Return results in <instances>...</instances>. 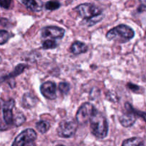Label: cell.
<instances>
[{"label":"cell","mask_w":146,"mask_h":146,"mask_svg":"<svg viewBox=\"0 0 146 146\" xmlns=\"http://www.w3.org/2000/svg\"><path fill=\"white\" fill-rule=\"evenodd\" d=\"M78 14L82 18L87 19L88 26H93L102 20L101 9L99 7L89 3H85L78 5L76 8Z\"/></svg>","instance_id":"cell-1"},{"label":"cell","mask_w":146,"mask_h":146,"mask_svg":"<svg viewBox=\"0 0 146 146\" xmlns=\"http://www.w3.org/2000/svg\"><path fill=\"white\" fill-rule=\"evenodd\" d=\"M90 128L94 136L98 138H105L108 131V125L106 118L99 111H95L89 120Z\"/></svg>","instance_id":"cell-2"},{"label":"cell","mask_w":146,"mask_h":146,"mask_svg":"<svg viewBox=\"0 0 146 146\" xmlns=\"http://www.w3.org/2000/svg\"><path fill=\"white\" fill-rule=\"evenodd\" d=\"M135 32L131 27L125 24H120L107 32L106 38L108 40L125 42L133 38Z\"/></svg>","instance_id":"cell-3"},{"label":"cell","mask_w":146,"mask_h":146,"mask_svg":"<svg viewBox=\"0 0 146 146\" xmlns=\"http://www.w3.org/2000/svg\"><path fill=\"white\" fill-rule=\"evenodd\" d=\"M78 123L74 119L64 120L59 123L57 129L58 135L61 138H70L76 133Z\"/></svg>","instance_id":"cell-4"},{"label":"cell","mask_w":146,"mask_h":146,"mask_svg":"<svg viewBox=\"0 0 146 146\" xmlns=\"http://www.w3.org/2000/svg\"><path fill=\"white\" fill-rule=\"evenodd\" d=\"M96 109L94 105H92L90 103H86L84 104L77 111L76 115V119L77 123L80 125H84L86 124L90 120L91 117L93 114L95 113Z\"/></svg>","instance_id":"cell-5"},{"label":"cell","mask_w":146,"mask_h":146,"mask_svg":"<svg viewBox=\"0 0 146 146\" xmlns=\"http://www.w3.org/2000/svg\"><path fill=\"white\" fill-rule=\"evenodd\" d=\"M125 111L119 117V121L121 125L125 128H128L133 125L136 121L135 110L128 103L125 104Z\"/></svg>","instance_id":"cell-6"},{"label":"cell","mask_w":146,"mask_h":146,"mask_svg":"<svg viewBox=\"0 0 146 146\" xmlns=\"http://www.w3.org/2000/svg\"><path fill=\"white\" fill-rule=\"evenodd\" d=\"M36 133L31 128L25 130L16 137L11 146H25L36 139Z\"/></svg>","instance_id":"cell-7"},{"label":"cell","mask_w":146,"mask_h":146,"mask_svg":"<svg viewBox=\"0 0 146 146\" xmlns=\"http://www.w3.org/2000/svg\"><path fill=\"white\" fill-rule=\"evenodd\" d=\"M65 30L62 28L57 27H44L41 31L43 37H51L52 38H61L64 37Z\"/></svg>","instance_id":"cell-8"},{"label":"cell","mask_w":146,"mask_h":146,"mask_svg":"<svg viewBox=\"0 0 146 146\" xmlns=\"http://www.w3.org/2000/svg\"><path fill=\"white\" fill-rule=\"evenodd\" d=\"M41 94L48 99H55L56 97V84L51 81H46L40 87Z\"/></svg>","instance_id":"cell-9"},{"label":"cell","mask_w":146,"mask_h":146,"mask_svg":"<svg viewBox=\"0 0 146 146\" xmlns=\"http://www.w3.org/2000/svg\"><path fill=\"white\" fill-rule=\"evenodd\" d=\"M15 106L14 99H10L4 104L3 108V115L5 123L8 125L12 124L14 122V115H13V108Z\"/></svg>","instance_id":"cell-10"},{"label":"cell","mask_w":146,"mask_h":146,"mask_svg":"<svg viewBox=\"0 0 146 146\" xmlns=\"http://www.w3.org/2000/svg\"><path fill=\"white\" fill-rule=\"evenodd\" d=\"M38 101V98L35 96H34L31 94H29V93H27L23 96L21 105H22L23 107L26 108H31L32 107L35 106Z\"/></svg>","instance_id":"cell-11"},{"label":"cell","mask_w":146,"mask_h":146,"mask_svg":"<svg viewBox=\"0 0 146 146\" xmlns=\"http://www.w3.org/2000/svg\"><path fill=\"white\" fill-rule=\"evenodd\" d=\"M27 67V65L26 64H19L16 66L15 69L11 73V74H9L8 76H3L0 78V84L4 82V81H7L8 80L9 78H14V77L17 76H19V74H21V73H23V71H24L26 68Z\"/></svg>","instance_id":"cell-12"},{"label":"cell","mask_w":146,"mask_h":146,"mask_svg":"<svg viewBox=\"0 0 146 146\" xmlns=\"http://www.w3.org/2000/svg\"><path fill=\"white\" fill-rule=\"evenodd\" d=\"M87 51H88V46L86 44L81 41H75L73 43L71 46V51L75 55L86 53Z\"/></svg>","instance_id":"cell-13"},{"label":"cell","mask_w":146,"mask_h":146,"mask_svg":"<svg viewBox=\"0 0 146 146\" xmlns=\"http://www.w3.org/2000/svg\"><path fill=\"white\" fill-rule=\"evenodd\" d=\"M22 4H24L29 9L32 11H39L42 9L43 4L41 1H34V0H26V1H21Z\"/></svg>","instance_id":"cell-14"},{"label":"cell","mask_w":146,"mask_h":146,"mask_svg":"<svg viewBox=\"0 0 146 146\" xmlns=\"http://www.w3.org/2000/svg\"><path fill=\"white\" fill-rule=\"evenodd\" d=\"M121 146H143V141L141 138L134 137L124 141Z\"/></svg>","instance_id":"cell-15"},{"label":"cell","mask_w":146,"mask_h":146,"mask_svg":"<svg viewBox=\"0 0 146 146\" xmlns=\"http://www.w3.org/2000/svg\"><path fill=\"white\" fill-rule=\"evenodd\" d=\"M36 129L39 131L41 133H45L49 130L50 128V123L47 121H38L36 124Z\"/></svg>","instance_id":"cell-16"},{"label":"cell","mask_w":146,"mask_h":146,"mask_svg":"<svg viewBox=\"0 0 146 146\" xmlns=\"http://www.w3.org/2000/svg\"><path fill=\"white\" fill-rule=\"evenodd\" d=\"M61 7V4L59 1H50L46 2L45 7L46 9L50 10V11H54V10L58 9Z\"/></svg>","instance_id":"cell-17"},{"label":"cell","mask_w":146,"mask_h":146,"mask_svg":"<svg viewBox=\"0 0 146 146\" xmlns=\"http://www.w3.org/2000/svg\"><path fill=\"white\" fill-rule=\"evenodd\" d=\"M10 38V34L5 30H0V45L6 44Z\"/></svg>","instance_id":"cell-18"},{"label":"cell","mask_w":146,"mask_h":146,"mask_svg":"<svg viewBox=\"0 0 146 146\" xmlns=\"http://www.w3.org/2000/svg\"><path fill=\"white\" fill-rule=\"evenodd\" d=\"M57 46V44L54 40H46L43 42L42 47L44 49H50L54 48Z\"/></svg>","instance_id":"cell-19"},{"label":"cell","mask_w":146,"mask_h":146,"mask_svg":"<svg viewBox=\"0 0 146 146\" xmlns=\"http://www.w3.org/2000/svg\"><path fill=\"white\" fill-rule=\"evenodd\" d=\"M58 88H59V91H61L62 94H66L70 90V86L68 83L66 82H62L60 83L59 86H58Z\"/></svg>","instance_id":"cell-20"},{"label":"cell","mask_w":146,"mask_h":146,"mask_svg":"<svg viewBox=\"0 0 146 146\" xmlns=\"http://www.w3.org/2000/svg\"><path fill=\"white\" fill-rule=\"evenodd\" d=\"M11 1H8V0H3V1H0V6L4 9H9L11 6Z\"/></svg>","instance_id":"cell-21"},{"label":"cell","mask_w":146,"mask_h":146,"mask_svg":"<svg viewBox=\"0 0 146 146\" xmlns=\"http://www.w3.org/2000/svg\"><path fill=\"white\" fill-rule=\"evenodd\" d=\"M128 87L133 91V92H136L138 90H139V86H138L137 85H135V84H128Z\"/></svg>","instance_id":"cell-22"},{"label":"cell","mask_w":146,"mask_h":146,"mask_svg":"<svg viewBox=\"0 0 146 146\" xmlns=\"http://www.w3.org/2000/svg\"><path fill=\"white\" fill-rule=\"evenodd\" d=\"M135 114H136L137 116L141 117L142 118H143V120L145 121V123H146V113L141 112V111H136V110H135Z\"/></svg>","instance_id":"cell-23"},{"label":"cell","mask_w":146,"mask_h":146,"mask_svg":"<svg viewBox=\"0 0 146 146\" xmlns=\"http://www.w3.org/2000/svg\"><path fill=\"white\" fill-rule=\"evenodd\" d=\"M25 146H36V145L34 144V142H31V143H29L27 144Z\"/></svg>","instance_id":"cell-24"},{"label":"cell","mask_w":146,"mask_h":146,"mask_svg":"<svg viewBox=\"0 0 146 146\" xmlns=\"http://www.w3.org/2000/svg\"><path fill=\"white\" fill-rule=\"evenodd\" d=\"M56 146H64V145H56Z\"/></svg>","instance_id":"cell-25"}]
</instances>
